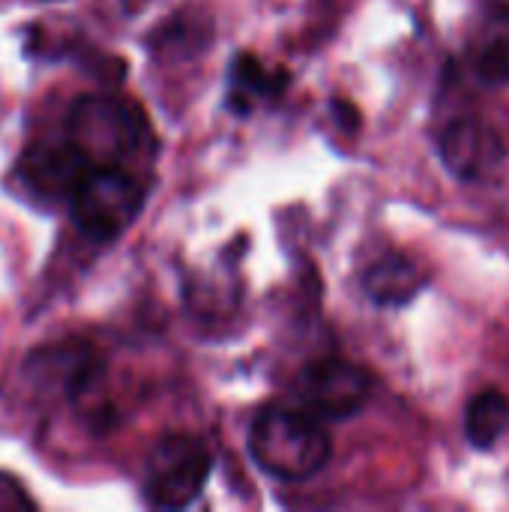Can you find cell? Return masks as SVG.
Wrapping results in <instances>:
<instances>
[{"label": "cell", "mask_w": 509, "mask_h": 512, "mask_svg": "<svg viewBox=\"0 0 509 512\" xmlns=\"http://www.w3.org/2000/svg\"><path fill=\"white\" fill-rule=\"evenodd\" d=\"M468 63L486 84L509 81V12L489 15L468 42Z\"/></svg>", "instance_id": "8"}, {"label": "cell", "mask_w": 509, "mask_h": 512, "mask_svg": "<svg viewBox=\"0 0 509 512\" xmlns=\"http://www.w3.org/2000/svg\"><path fill=\"white\" fill-rule=\"evenodd\" d=\"M210 450L192 435H165L144 465V498L156 510H183L198 501L210 480Z\"/></svg>", "instance_id": "4"}, {"label": "cell", "mask_w": 509, "mask_h": 512, "mask_svg": "<svg viewBox=\"0 0 509 512\" xmlns=\"http://www.w3.org/2000/svg\"><path fill=\"white\" fill-rule=\"evenodd\" d=\"M75 228L93 243L117 240L144 210V186L129 168H90L66 201Z\"/></svg>", "instance_id": "3"}, {"label": "cell", "mask_w": 509, "mask_h": 512, "mask_svg": "<svg viewBox=\"0 0 509 512\" xmlns=\"http://www.w3.org/2000/svg\"><path fill=\"white\" fill-rule=\"evenodd\" d=\"M509 429V399L501 390L477 393L465 408V435L477 450H489Z\"/></svg>", "instance_id": "10"}, {"label": "cell", "mask_w": 509, "mask_h": 512, "mask_svg": "<svg viewBox=\"0 0 509 512\" xmlns=\"http://www.w3.org/2000/svg\"><path fill=\"white\" fill-rule=\"evenodd\" d=\"M0 483H3V474H0ZM6 495L12 498V504H24V507H33V501L21 492V486L9 477V486H6ZM0 507H3V501H0ZM6 507H9V501H6Z\"/></svg>", "instance_id": "12"}, {"label": "cell", "mask_w": 509, "mask_h": 512, "mask_svg": "<svg viewBox=\"0 0 509 512\" xmlns=\"http://www.w3.org/2000/svg\"><path fill=\"white\" fill-rule=\"evenodd\" d=\"M426 285V276L417 270L414 261L402 258V255H384L381 261H375L366 276H363V288L366 294L381 303V306H399L414 300V294Z\"/></svg>", "instance_id": "9"}, {"label": "cell", "mask_w": 509, "mask_h": 512, "mask_svg": "<svg viewBox=\"0 0 509 512\" xmlns=\"http://www.w3.org/2000/svg\"><path fill=\"white\" fill-rule=\"evenodd\" d=\"M63 135L78 147L90 168H129L150 144V126L141 108L105 90L72 99L63 117Z\"/></svg>", "instance_id": "1"}, {"label": "cell", "mask_w": 509, "mask_h": 512, "mask_svg": "<svg viewBox=\"0 0 509 512\" xmlns=\"http://www.w3.org/2000/svg\"><path fill=\"white\" fill-rule=\"evenodd\" d=\"M441 159L456 177L477 180L498 165L501 141L483 120L459 117L441 132Z\"/></svg>", "instance_id": "7"}, {"label": "cell", "mask_w": 509, "mask_h": 512, "mask_svg": "<svg viewBox=\"0 0 509 512\" xmlns=\"http://www.w3.org/2000/svg\"><path fill=\"white\" fill-rule=\"evenodd\" d=\"M90 171L87 159L78 153V147L63 135V129L57 135H42L33 138L15 168V189L18 195H24L27 201L39 204V207H54V204H66L78 186V180Z\"/></svg>", "instance_id": "5"}, {"label": "cell", "mask_w": 509, "mask_h": 512, "mask_svg": "<svg viewBox=\"0 0 509 512\" xmlns=\"http://www.w3.org/2000/svg\"><path fill=\"white\" fill-rule=\"evenodd\" d=\"M297 405L312 417L351 420L369 399V375L339 357L309 363L294 384Z\"/></svg>", "instance_id": "6"}, {"label": "cell", "mask_w": 509, "mask_h": 512, "mask_svg": "<svg viewBox=\"0 0 509 512\" xmlns=\"http://www.w3.org/2000/svg\"><path fill=\"white\" fill-rule=\"evenodd\" d=\"M249 453L264 474L282 483H300L315 477L327 465L333 444L321 420L309 411L270 405L252 420Z\"/></svg>", "instance_id": "2"}, {"label": "cell", "mask_w": 509, "mask_h": 512, "mask_svg": "<svg viewBox=\"0 0 509 512\" xmlns=\"http://www.w3.org/2000/svg\"><path fill=\"white\" fill-rule=\"evenodd\" d=\"M279 87L282 81H273L267 66H261L249 54H240L228 75V105L237 114H249L258 102L270 99Z\"/></svg>", "instance_id": "11"}]
</instances>
